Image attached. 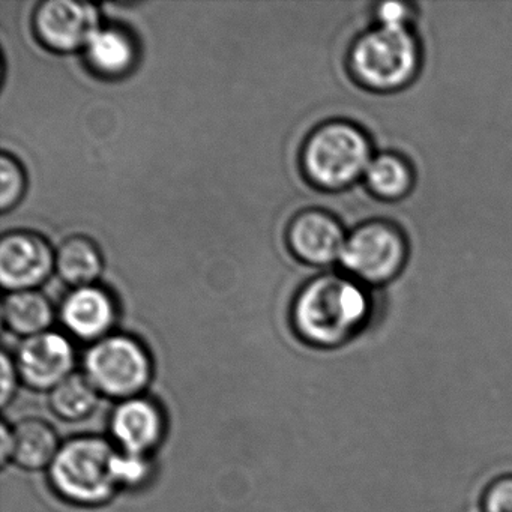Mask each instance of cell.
<instances>
[{
  "instance_id": "17",
  "label": "cell",
  "mask_w": 512,
  "mask_h": 512,
  "mask_svg": "<svg viewBox=\"0 0 512 512\" xmlns=\"http://www.w3.org/2000/svg\"><path fill=\"white\" fill-rule=\"evenodd\" d=\"M100 397L85 373H73L49 392V406L56 418L80 422L97 410Z\"/></svg>"
},
{
  "instance_id": "23",
  "label": "cell",
  "mask_w": 512,
  "mask_h": 512,
  "mask_svg": "<svg viewBox=\"0 0 512 512\" xmlns=\"http://www.w3.org/2000/svg\"><path fill=\"white\" fill-rule=\"evenodd\" d=\"M377 16H379L380 25L407 26L409 8L403 4L388 2V4L380 5Z\"/></svg>"
},
{
  "instance_id": "6",
  "label": "cell",
  "mask_w": 512,
  "mask_h": 512,
  "mask_svg": "<svg viewBox=\"0 0 512 512\" xmlns=\"http://www.w3.org/2000/svg\"><path fill=\"white\" fill-rule=\"evenodd\" d=\"M406 259V244L394 227L365 224L347 238L341 263L368 283H383L397 275Z\"/></svg>"
},
{
  "instance_id": "2",
  "label": "cell",
  "mask_w": 512,
  "mask_h": 512,
  "mask_svg": "<svg viewBox=\"0 0 512 512\" xmlns=\"http://www.w3.org/2000/svg\"><path fill=\"white\" fill-rule=\"evenodd\" d=\"M115 454V446L103 437L67 440L49 467L50 485L59 497L73 505H106L119 490L113 475Z\"/></svg>"
},
{
  "instance_id": "19",
  "label": "cell",
  "mask_w": 512,
  "mask_h": 512,
  "mask_svg": "<svg viewBox=\"0 0 512 512\" xmlns=\"http://www.w3.org/2000/svg\"><path fill=\"white\" fill-rule=\"evenodd\" d=\"M26 191V175L19 161L4 154L0 158V209L7 212L22 200Z\"/></svg>"
},
{
  "instance_id": "11",
  "label": "cell",
  "mask_w": 512,
  "mask_h": 512,
  "mask_svg": "<svg viewBox=\"0 0 512 512\" xmlns=\"http://www.w3.org/2000/svg\"><path fill=\"white\" fill-rule=\"evenodd\" d=\"M340 223L322 211H305L289 227L293 253L311 265H329L340 259L346 245Z\"/></svg>"
},
{
  "instance_id": "16",
  "label": "cell",
  "mask_w": 512,
  "mask_h": 512,
  "mask_svg": "<svg viewBox=\"0 0 512 512\" xmlns=\"http://www.w3.org/2000/svg\"><path fill=\"white\" fill-rule=\"evenodd\" d=\"M89 64L104 76H122L133 68L136 47L130 35L115 28L98 29L86 46Z\"/></svg>"
},
{
  "instance_id": "22",
  "label": "cell",
  "mask_w": 512,
  "mask_h": 512,
  "mask_svg": "<svg viewBox=\"0 0 512 512\" xmlns=\"http://www.w3.org/2000/svg\"><path fill=\"white\" fill-rule=\"evenodd\" d=\"M0 368H2V374H0V404L4 409H7L8 404L16 397L20 376L16 362L7 352L0 356Z\"/></svg>"
},
{
  "instance_id": "10",
  "label": "cell",
  "mask_w": 512,
  "mask_h": 512,
  "mask_svg": "<svg viewBox=\"0 0 512 512\" xmlns=\"http://www.w3.org/2000/svg\"><path fill=\"white\" fill-rule=\"evenodd\" d=\"M109 427L113 442L122 452L145 457L160 445L166 430L160 407L142 395L119 401Z\"/></svg>"
},
{
  "instance_id": "13",
  "label": "cell",
  "mask_w": 512,
  "mask_h": 512,
  "mask_svg": "<svg viewBox=\"0 0 512 512\" xmlns=\"http://www.w3.org/2000/svg\"><path fill=\"white\" fill-rule=\"evenodd\" d=\"M11 437V463L28 472L49 469L62 446L55 428L40 418H25L17 422L11 427Z\"/></svg>"
},
{
  "instance_id": "14",
  "label": "cell",
  "mask_w": 512,
  "mask_h": 512,
  "mask_svg": "<svg viewBox=\"0 0 512 512\" xmlns=\"http://www.w3.org/2000/svg\"><path fill=\"white\" fill-rule=\"evenodd\" d=\"M2 317L13 334L29 338L50 331L55 320V308L50 299L37 289L19 290L5 298Z\"/></svg>"
},
{
  "instance_id": "9",
  "label": "cell",
  "mask_w": 512,
  "mask_h": 512,
  "mask_svg": "<svg viewBox=\"0 0 512 512\" xmlns=\"http://www.w3.org/2000/svg\"><path fill=\"white\" fill-rule=\"evenodd\" d=\"M56 254L43 236L14 232L0 242V281L11 292L37 289L47 280Z\"/></svg>"
},
{
  "instance_id": "8",
  "label": "cell",
  "mask_w": 512,
  "mask_h": 512,
  "mask_svg": "<svg viewBox=\"0 0 512 512\" xmlns=\"http://www.w3.org/2000/svg\"><path fill=\"white\" fill-rule=\"evenodd\" d=\"M100 29L94 5L73 0H49L35 14V32L44 46L56 52L86 49Z\"/></svg>"
},
{
  "instance_id": "12",
  "label": "cell",
  "mask_w": 512,
  "mask_h": 512,
  "mask_svg": "<svg viewBox=\"0 0 512 512\" xmlns=\"http://www.w3.org/2000/svg\"><path fill=\"white\" fill-rule=\"evenodd\" d=\"M61 319L74 337L97 343L109 337L115 325V302L100 287H77L65 298Z\"/></svg>"
},
{
  "instance_id": "15",
  "label": "cell",
  "mask_w": 512,
  "mask_h": 512,
  "mask_svg": "<svg viewBox=\"0 0 512 512\" xmlns=\"http://www.w3.org/2000/svg\"><path fill=\"white\" fill-rule=\"evenodd\" d=\"M56 269L62 280L76 289L92 286L103 271V256L92 239L73 236L56 253Z\"/></svg>"
},
{
  "instance_id": "7",
  "label": "cell",
  "mask_w": 512,
  "mask_h": 512,
  "mask_svg": "<svg viewBox=\"0 0 512 512\" xmlns=\"http://www.w3.org/2000/svg\"><path fill=\"white\" fill-rule=\"evenodd\" d=\"M20 382L35 391H52L74 373L76 355L71 341L55 331L25 338L17 350Z\"/></svg>"
},
{
  "instance_id": "3",
  "label": "cell",
  "mask_w": 512,
  "mask_h": 512,
  "mask_svg": "<svg viewBox=\"0 0 512 512\" xmlns=\"http://www.w3.org/2000/svg\"><path fill=\"white\" fill-rule=\"evenodd\" d=\"M371 160L367 137L346 122H329L317 128L308 137L302 155L308 178L328 190L347 187L361 178Z\"/></svg>"
},
{
  "instance_id": "4",
  "label": "cell",
  "mask_w": 512,
  "mask_h": 512,
  "mask_svg": "<svg viewBox=\"0 0 512 512\" xmlns=\"http://www.w3.org/2000/svg\"><path fill=\"white\" fill-rule=\"evenodd\" d=\"M350 67L362 85L377 91L401 88L418 71V41L407 26L380 25L356 41Z\"/></svg>"
},
{
  "instance_id": "24",
  "label": "cell",
  "mask_w": 512,
  "mask_h": 512,
  "mask_svg": "<svg viewBox=\"0 0 512 512\" xmlns=\"http://www.w3.org/2000/svg\"><path fill=\"white\" fill-rule=\"evenodd\" d=\"M13 454V437H11V427L4 422L0 427V464L2 467L7 466L11 461Z\"/></svg>"
},
{
  "instance_id": "1",
  "label": "cell",
  "mask_w": 512,
  "mask_h": 512,
  "mask_svg": "<svg viewBox=\"0 0 512 512\" xmlns=\"http://www.w3.org/2000/svg\"><path fill=\"white\" fill-rule=\"evenodd\" d=\"M368 316V299L353 281L323 275L299 292L293 323L302 340L332 347L349 340Z\"/></svg>"
},
{
  "instance_id": "21",
  "label": "cell",
  "mask_w": 512,
  "mask_h": 512,
  "mask_svg": "<svg viewBox=\"0 0 512 512\" xmlns=\"http://www.w3.org/2000/svg\"><path fill=\"white\" fill-rule=\"evenodd\" d=\"M485 512H512V476L496 479L484 499Z\"/></svg>"
},
{
  "instance_id": "20",
  "label": "cell",
  "mask_w": 512,
  "mask_h": 512,
  "mask_svg": "<svg viewBox=\"0 0 512 512\" xmlns=\"http://www.w3.org/2000/svg\"><path fill=\"white\" fill-rule=\"evenodd\" d=\"M151 472V463L145 455L116 451L115 458H113V475H115L119 488L139 487L148 481Z\"/></svg>"
},
{
  "instance_id": "18",
  "label": "cell",
  "mask_w": 512,
  "mask_h": 512,
  "mask_svg": "<svg viewBox=\"0 0 512 512\" xmlns=\"http://www.w3.org/2000/svg\"><path fill=\"white\" fill-rule=\"evenodd\" d=\"M365 179L370 190L385 199L404 196L412 185V173L406 161L391 154L373 158Z\"/></svg>"
},
{
  "instance_id": "5",
  "label": "cell",
  "mask_w": 512,
  "mask_h": 512,
  "mask_svg": "<svg viewBox=\"0 0 512 512\" xmlns=\"http://www.w3.org/2000/svg\"><path fill=\"white\" fill-rule=\"evenodd\" d=\"M146 347L128 335H112L89 347L85 374L101 397L125 401L140 397L152 379Z\"/></svg>"
}]
</instances>
